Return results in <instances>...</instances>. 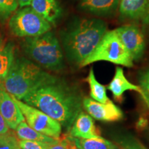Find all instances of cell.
<instances>
[{
	"label": "cell",
	"instance_id": "6da1fadb",
	"mask_svg": "<svg viewBox=\"0 0 149 149\" xmlns=\"http://www.w3.org/2000/svg\"><path fill=\"white\" fill-rule=\"evenodd\" d=\"M22 100L57 121L68 131L82 111L83 99L79 89L52 74Z\"/></svg>",
	"mask_w": 149,
	"mask_h": 149
},
{
	"label": "cell",
	"instance_id": "52a82bcc",
	"mask_svg": "<svg viewBox=\"0 0 149 149\" xmlns=\"http://www.w3.org/2000/svg\"><path fill=\"white\" fill-rule=\"evenodd\" d=\"M11 97L19 108L30 127L52 138L59 139L61 134V125L57 121L40 110L20 101L13 95Z\"/></svg>",
	"mask_w": 149,
	"mask_h": 149
},
{
	"label": "cell",
	"instance_id": "83f0119b",
	"mask_svg": "<svg viewBox=\"0 0 149 149\" xmlns=\"http://www.w3.org/2000/svg\"><path fill=\"white\" fill-rule=\"evenodd\" d=\"M142 22H144L146 25H149V0L148 1V3H147V6L145 13L143 16L142 19H141Z\"/></svg>",
	"mask_w": 149,
	"mask_h": 149
},
{
	"label": "cell",
	"instance_id": "d4e9b609",
	"mask_svg": "<svg viewBox=\"0 0 149 149\" xmlns=\"http://www.w3.org/2000/svg\"><path fill=\"white\" fill-rule=\"evenodd\" d=\"M8 131V126L0 113V135Z\"/></svg>",
	"mask_w": 149,
	"mask_h": 149
},
{
	"label": "cell",
	"instance_id": "8992f818",
	"mask_svg": "<svg viewBox=\"0 0 149 149\" xmlns=\"http://www.w3.org/2000/svg\"><path fill=\"white\" fill-rule=\"evenodd\" d=\"M10 33L19 37L42 35L51 30V24L30 6L20 8L13 15L8 22Z\"/></svg>",
	"mask_w": 149,
	"mask_h": 149
},
{
	"label": "cell",
	"instance_id": "5bb4252c",
	"mask_svg": "<svg viewBox=\"0 0 149 149\" xmlns=\"http://www.w3.org/2000/svg\"><path fill=\"white\" fill-rule=\"evenodd\" d=\"M107 88L113 93L115 100L118 102L122 101L123 95L127 91H134L141 95V88L139 86L130 82L124 74L123 68L119 66L115 68L114 77Z\"/></svg>",
	"mask_w": 149,
	"mask_h": 149
},
{
	"label": "cell",
	"instance_id": "44dd1931",
	"mask_svg": "<svg viewBox=\"0 0 149 149\" xmlns=\"http://www.w3.org/2000/svg\"><path fill=\"white\" fill-rule=\"evenodd\" d=\"M19 6L17 0H0V23H4Z\"/></svg>",
	"mask_w": 149,
	"mask_h": 149
},
{
	"label": "cell",
	"instance_id": "4316f807",
	"mask_svg": "<svg viewBox=\"0 0 149 149\" xmlns=\"http://www.w3.org/2000/svg\"><path fill=\"white\" fill-rule=\"evenodd\" d=\"M48 149H68L66 145L61 139H59V141L57 144L52 145L48 148Z\"/></svg>",
	"mask_w": 149,
	"mask_h": 149
},
{
	"label": "cell",
	"instance_id": "484cf974",
	"mask_svg": "<svg viewBox=\"0 0 149 149\" xmlns=\"http://www.w3.org/2000/svg\"><path fill=\"white\" fill-rule=\"evenodd\" d=\"M148 120L144 117H140L137 122V128L139 130H144L148 127Z\"/></svg>",
	"mask_w": 149,
	"mask_h": 149
},
{
	"label": "cell",
	"instance_id": "d6986e66",
	"mask_svg": "<svg viewBox=\"0 0 149 149\" xmlns=\"http://www.w3.org/2000/svg\"><path fill=\"white\" fill-rule=\"evenodd\" d=\"M15 57L13 43L8 42L0 49V80L3 81L8 73Z\"/></svg>",
	"mask_w": 149,
	"mask_h": 149
},
{
	"label": "cell",
	"instance_id": "cb8c5ba5",
	"mask_svg": "<svg viewBox=\"0 0 149 149\" xmlns=\"http://www.w3.org/2000/svg\"><path fill=\"white\" fill-rule=\"evenodd\" d=\"M53 144L39 141L23 140V139L19 141V146L20 149H48Z\"/></svg>",
	"mask_w": 149,
	"mask_h": 149
},
{
	"label": "cell",
	"instance_id": "e0dca14e",
	"mask_svg": "<svg viewBox=\"0 0 149 149\" xmlns=\"http://www.w3.org/2000/svg\"><path fill=\"white\" fill-rule=\"evenodd\" d=\"M70 137L77 149H119L117 145L102 137L90 139Z\"/></svg>",
	"mask_w": 149,
	"mask_h": 149
},
{
	"label": "cell",
	"instance_id": "d6a6232c",
	"mask_svg": "<svg viewBox=\"0 0 149 149\" xmlns=\"http://www.w3.org/2000/svg\"><path fill=\"white\" fill-rule=\"evenodd\" d=\"M17 149H20V148H19H19H18Z\"/></svg>",
	"mask_w": 149,
	"mask_h": 149
},
{
	"label": "cell",
	"instance_id": "7a4b0ae2",
	"mask_svg": "<svg viewBox=\"0 0 149 149\" xmlns=\"http://www.w3.org/2000/svg\"><path fill=\"white\" fill-rule=\"evenodd\" d=\"M107 31V24L100 19H79L72 22L60 33L68 61L79 66L94 51Z\"/></svg>",
	"mask_w": 149,
	"mask_h": 149
},
{
	"label": "cell",
	"instance_id": "8fae6325",
	"mask_svg": "<svg viewBox=\"0 0 149 149\" xmlns=\"http://www.w3.org/2000/svg\"><path fill=\"white\" fill-rule=\"evenodd\" d=\"M68 135L74 138L90 139L101 137L90 115L81 111L68 130Z\"/></svg>",
	"mask_w": 149,
	"mask_h": 149
},
{
	"label": "cell",
	"instance_id": "7c38bea8",
	"mask_svg": "<svg viewBox=\"0 0 149 149\" xmlns=\"http://www.w3.org/2000/svg\"><path fill=\"white\" fill-rule=\"evenodd\" d=\"M120 0H80V8L100 17L112 15L119 8Z\"/></svg>",
	"mask_w": 149,
	"mask_h": 149
},
{
	"label": "cell",
	"instance_id": "3957f363",
	"mask_svg": "<svg viewBox=\"0 0 149 149\" xmlns=\"http://www.w3.org/2000/svg\"><path fill=\"white\" fill-rule=\"evenodd\" d=\"M51 75L26 57H15L8 73L3 81V86L7 93L20 100Z\"/></svg>",
	"mask_w": 149,
	"mask_h": 149
},
{
	"label": "cell",
	"instance_id": "f1b7e54d",
	"mask_svg": "<svg viewBox=\"0 0 149 149\" xmlns=\"http://www.w3.org/2000/svg\"><path fill=\"white\" fill-rule=\"evenodd\" d=\"M19 6L21 8L26 6H29L31 4V0H17Z\"/></svg>",
	"mask_w": 149,
	"mask_h": 149
},
{
	"label": "cell",
	"instance_id": "5b68a950",
	"mask_svg": "<svg viewBox=\"0 0 149 149\" xmlns=\"http://www.w3.org/2000/svg\"><path fill=\"white\" fill-rule=\"evenodd\" d=\"M109 61L116 65L131 68L133 60L119 38L115 30L108 31L94 51L80 64L84 67L97 61Z\"/></svg>",
	"mask_w": 149,
	"mask_h": 149
},
{
	"label": "cell",
	"instance_id": "7402d4cb",
	"mask_svg": "<svg viewBox=\"0 0 149 149\" xmlns=\"http://www.w3.org/2000/svg\"><path fill=\"white\" fill-rule=\"evenodd\" d=\"M138 81L141 91V95L149 109V68L139 72Z\"/></svg>",
	"mask_w": 149,
	"mask_h": 149
},
{
	"label": "cell",
	"instance_id": "9a60e30c",
	"mask_svg": "<svg viewBox=\"0 0 149 149\" xmlns=\"http://www.w3.org/2000/svg\"><path fill=\"white\" fill-rule=\"evenodd\" d=\"M148 0H120L118 10L123 18L142 19Z\"/></svg>",
	"mask_w": 149,
	"mask_h": 149
},
{
	"label": "cell",
	"instance_id": "30bf717a",
	"mask_svg": "<svg viewBox=\"0 0 149 149\" xmlns=\"http://www.w3.org/2000/svg\"><path fill=\"white\" fill-rule=\"evenodd\" d=\"M0 113L11 129L15 130L22 122L25 120L22 111L12 97L6 91L3 81L0 80Z\"/></svg>",
	"mask_w": 149,
	"mask_h": 149
},
{
	"label": "cell",
	"instance_id": "2e32d148",
	"mask_svg": "<svg viewBox=\"0 0 149 149\" xmlns=\"http://www.w3.org/2000/svg\"><path fill=\"white\" fill-rule=\"evenodd\" d=\"M16 135L20 139L23 140L39 141L48 144H55L59 141V139L52 138L47 135H44L36 131L30 127L24 121L22 122L16 128Z\"/></svg>",
	"mask_w": 149,
	"mask_h": 149
},
{
	"label": "cell",
	"instance_id": "ffe728a7",
	"mask_svg": "<svg viewBox=\"0 0 149 149\" xmlns=\"http://www.w3.org/2000/svg\"><path fill=\"white\" fill-rule=\"evenodd\" d=\"M113 139L122 149H148L135 136L129 133H119L113 135Z\"/></svg>",
	"mask_w": 149,
	"mask_h": 149
},
{
	"label": "cell",
	"instance_id": "4fadbf2b",
	"mask_svg": "<svg viewBox=\"0 0 149 149\" xmlns=\"http://www.w3.org/2000/svg\"><path fill=\"white\" fill-rule=\"evenodd\" d=\"M30 7L51 25L55 24L62 13L57 0H31Z\"/></svg>",
	"mask_w": 149,
	"mask_h": 149
},
{
	"label": "cell",
	"instance_id": "603a6c76",
	"mask_svg": "<svg viewBox=\"0 0 149 149\" xmlns=\"http://www.w3.org/2000/svg\"><path fill=\"white\" fill-rule=\"evenodd\" d=\"M19 141L16 134L8 131L0 135V149H17Z\"/></svg>",
	"mask_w": 149,
	"mask_h": 149
},
{
	"label": "cell",
	"instance_id": "1f68e13d",
	"mask_svg": "<svg viewBox=\"0 0 149 149\" xmlns=\"http://www.w3.org/2000/svg\"><path fill=\"white\" fill-rule=\"evenodd\" d=\"M72 149H77V148H75V146H74V148H72Z\"/></svg>",
	"mask_w": 149,
	"mask_h": 149
},
{
	"label": "cell",
	"instance_id": "9c48e42d",
	"mask_svg": "<svg viewBox=\"0 0 149 149\" xmlns=\"http://www.w3.org/2000/svg\"><path fill=\"white\" fill-rule=\"evenodd\" d=\"M83 107L92 118L102 122H113L122 120L124 113L118 107L109 100L100 103L90 97L83 98Z\"/></svg>",
	"mask_w": 149,
	"mask_h": 149
},
{
	"label": "cell",
	"instance_id": "277c9868",
	"mask_svg": "<svg viewBox=\"0 0 149 149\" xmlns=\"http://www.w3.org/2000/svg\"><path fill=\"white\" fill-rule=\"evenodd\" d=\"M21 46L26 55L42 68L55 72L64 68L62 48L58 39L51 31L38 36L26 37Z\"/></svg>",
	"mask_w": 149,
	"mask_h": 149
},
{
	"label": "cell",
	"instance_id": "ac0fdd59",
	"mask_svg": "<svg viewBox=\"0 0 149 149\" xmlns=\"http://www.w3.org/2000/svg\"><path fill=\"white\" fill-rule=\"evenodd\" d=\"M85 81L90 86V95L93 100L103 104L109 100L107 96V87L101 84L97 80L93 68L89 70V73Z\"/></svg>",
	"mask_w": 149,
	"mask_h": 149
},
{
	"label": "cell",
	"instance_id": "f546056e",
	"mask_svg": "<svg viewBox=\"0 0 149 149\" xmlns=\"http://www.w3.org/2000/svg\"><path fill=\"white\" fill-rule=\"evenodd\" d=\"M3 46H4V44H3V41L1 38V36H0V49H1Z\"/></svg>",
	"mask_w": 149,
	"mask_h": 149
},
{
	"label": "cell",
	"instance_id": "ba28073f",
	"mask_svg": "<svg viewBox=\"0 0 149 149\" xmlns=\"http://www.w3.org/2000/svg\"><path fill=\"white\" fill-rule=\"evenodd\" d=\"M119 38L133 61H139L145 51V39L143 33L133 24L122 26L115 29Z\"/></svg>",
	"mask_w": 149,
	"mask_h": 149
},
{
	"label": "cell",
	"instance_id": "4dcf8cb0",
	"mask_svg": "<svg viewBox=\"0 0 149 149\" xmlns=\"http://www.w3.org/2000/svg\"><path fill=\"white\" fill-rule=\"evenodd\" d=\"M146 137L148 138L149 140V127L146 128Z\"/></svg>",
	"mask_w": 149,
	"mask_h": 149
}]
</instances>
